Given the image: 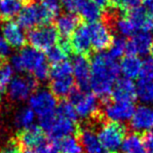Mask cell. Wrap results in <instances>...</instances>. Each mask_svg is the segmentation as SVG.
<instances>
[{
	"mask_svg": "<svg viewBox=\"0 0 153 153\" xmlns=\"http://www.w3.org/2000/svg\"><path fill=\"white\" fill-rule=\"evenodd\" d=\"M0 5H1V0H0Z\"/></svg>",
	"mask_w": 153,
	"mask_h": 153,
	"instance_id": "obj_47",
	"label": "cell"
},
{
	"mask_svg": "<svg viewBox=\"0 0 153 153\" xmlns=\"http://www.w3.org/2000/svg\"><path fill=\"white\" fill-rule=\"evenodd\" d=\"M58 104L57 98L49 90H38L29 98V107L39 118L56 113Z\"/></svg>",
	"mask_w": 153,
	"mask_h": 153,
	"instance_id": "obj_8",
	"label": "cell"
},
{
	"mask_svg": "<svg viewBox=\"0 0 153 153\" xmlns=\"http://www.w3.org/2000/svg\"><path fill=\"white\" fill-rule=\"evenodd\" d=\"M59 153H84L79 140L76 137H65L52 141Z\"/></svg>",
	"mask_w": 153,
	"mask_h": 153,
	"instance_id": "obj_25",
	"label": "cell"
},
{
	"mask_svg": "<svg viewBox=\"0 0 153 153\" xmlns=\"http://www.w3.org/2000/svg\"><path fill=\"white\" fill-rule=\"evenodd\" d=\"M39 152L40 153H59V151L57 150V148L55 147V145L53 143H51V144L48 143L46 146L43 147Z\"/></svg>",
	"mask_w": 153,
	"mask_h": 153,
	"instance_id": "obj_43",
	"label": "cell"
},
{
	"mask_svg": "<svg viewBox=\"0 0 153 153\" xmlns=\"http://www.w3.org/2000/svg\"><path fill=\"white\" fill-rule=\"evenodd\" d=\"M126 42L127 41L123 37H116V38H114L107 54L114 59L122 57L126 50Z\"/></svg>",
	"mask_w": 153,
	"mask_h": 153,
	"instance_id": "obj_33",
	"label": "cell"
},
{
	"mask_svg": "<svg viewBox=\"0 0 153 153\" xmlns=\"http://www.w3.org/2000/svg\"><path fill=\"white\" fill-rule=\"evenodd\" d=\"M53 20L41 4H27L18 15L17 24L23 29H32L49 25Z\"/></svg>",
	"mask_w": 153,
	"mask_h": 153,
	"instance_id": "obj_6",
	"label": "cell"
},
{
	"mask_svg": "<svg viewBox=\"0 0 153 153\" xmlns=\"http://www.w3.org/2000/svg\"><path fill=\"white\" fill-rule=\"evenodd\" d=\"M22 2L19 0H1L0 16L4 21H10L21 12Z\"/></svg>",
	"mask_w": 153,
	"mask_h": 153,
	"instance_id": "obj_27",
	"label": "cell"
},
{
	"mask_svg": "<svg viewBox=\"0 0 153 153\" xmlns=\"http://www.w3.org/2000/svg\"><path fill=\"white\" fill-rule=\"evenodd\" d=\"M16 139L23 149H35L40 151L48 144L47 137L39 126L32 125L29 128L20 131Z\"/></svg>",
	"mask_w": 153,
	"mask_h": 153,
	"instance_id": "obj_10",
	"label": "cell"
},
{
	"mask_svg": "<svg viewBox=\"0 0 153 153\" xmlns=\"http://www.w3.org/2000/svg\"><path fill=\"white\" fill-rule=\"evenodd\" d=\"M122 153H147L141 143L139 133H133L127 135L121 146Z\"/></svg>",
	"mask_w": 153,
	"mask_h": 153,
	"instance_id": "obj_26",
	"label": "cell"
},
{
	"mask_svg": "<svg viewBox=\"0 0 153 153\" xmlns=\"http://www.w3.org/2000/svg\"><path fill=\"white\" fill-rule=\"evenodd\" d=\"M140 80L152 81L153 80V59L147 58L141 62L140 71Z\"/></svg>",
	"mask_w": 153,
	"mask_h": 153,
	"instance_id": "obj_35",
	"label": "cell"
},
{
	"mask_svg": "<svg viewBox=\"0 0 153 153\" xmlns=\"http://www.w3.org/2000/svg\"><path fill=\"white\" fill-rule=\"evenodd\" d=\"M40 1H41V0H40Z\"/></svg>",
	"mask_w": 153,
	"mask_h": 153,
	"instance_id": "obj_49",
	"label": "cell"
},
{
	"mask_svg": "<svg viewBox=\"0 0 153 153\" xmlns=\"http://www.w3.org/2000/svg\"><path fill=\"white\" fill-rule=\"evenodd\" d=\"M141 143H143L145 150L147 153H153V132L152 131H145L140 134Z\"/></svg>",
	"mask_w": 153,
	"mask_h": 153,
	"instance_id": "obj_39",
	"label": "cell"
},
{
	"mask_svg": "<svg viewBox=\"0 0 153 153\" xmlns=\"http://www.w3.org/2000/svg\"><path fill=\"white\" fill-rule=\"evenodd\" d=\"M124 15L129 19L137 29L143 32L153 30V16L146 12L143 7H136L124 12Z\"/></svg>",
	"mask_w": 153,
	"mask_h": 153,
	"instance_id": "obj_19",
	"label": "cell"
},
{
	"mask_svg": "<svg viewBox=\"0 0 153 153\" xmlns=\"http://www.w3.org/2000/svg\"><path fill=\"white\" fill-rule=\"evenodd\" d=\"M11 53V47L3 36L0 29V59H4Z\"/></svg>",
	"mask_w": 153,
	"mask_h": 153,
	"instance_id": "obj_40",
	"label": "cell"
},
{
	"mask_svg": "<svg viewBox=\"0 0 153 153\" xmlns=\"http://www.w3.org/2000/svg\"><path fill=\"white\" fill-rule=\"evenodd\" d=\"M0 153H24V149L16 137L11 139L6 145L2 148Z\"/></svg>",
	"mask_w": 153,
	"mask_h": 153,
	"instance_id": "obj_37",
	"label": "cell"
},
{
	"mask_svg": "<svg viewBox=\"0 0 153 153\" xmlns=\"http://www.w3.org/2000/svg\"><path fill=\"white\" fill-rule=\"evenodd\" d=\"M88 27L93 49L100 53L110 47L114 37L111 32V28L106 24L102 22H96V23L90 24Z\"/></svg>",
	"mask_w": 153,
	"mask_h": 153,
	"instance_id": "obj_11",
	"label": "cell"
},
{
	"mask_svg": "<svg viewBox=\"0 0 153 153\" xmlns=\"http://www.w3.org/2000/svg\"><path fill=\"white\" fill-rule=\"evenodd\" d=\"M77 139L84 153H109L100 143L98 136L92 128H81Z\"/></svg>",
	"mask_w": 153,
	"mask_h": 153,
	"instance_id": "obj_20",
	"label": "cell"
},
{
	"mask_svg": "<svg viewBox=\"0 0 153 153\" xmlns=\"http://www.w3.org/2000/svg\"><path fill=\"white\" fill-rule=\"evenodd\" d=\"M72 75V66L71 63L68 61H65L61 63L54 65L50 69V77L51 79L59 77H65Z\"/></svg>",
	"mask_w": 153,
	"mask_h": 153,
	"instance_id": "obj_32",
	"label": "cell"
},
{
	"mask_svg": "<svg viewBox=\"0 0 153 153\" xmlns=\"http://www.w3.org/2000/svg\"><path fill=\"white\" fill-rule=\"evenodd\" d=\"M73 75L59 77L51 79L50 89L56 98H65L69 96L70 92L74 88Z\"/></svg>",
	"mask_w": 153,
	"mask_h": 153,
	"instance_id": "obj_22",
	"label": "cell"
},
{
	"mask_svg": "<svg viewBox=\"0 0 153 153\" xmlns=\"http://www.w3.org/2000/svg\"><path fill=\"white\" fill-rule=\"evenodd\" d=\"M153 43V37L149 32L136 33L132 38L126 42L125 53L127 56L146 55L150 52V48Z\"/></svg>",
	"mask_w": 153,
	"mask_h": 153,
	"instance_id": "obj_16",
	"label": "cell"
},
{
	"mask_svg": "<svg viewBox=\"0 0 153 153\" xmlns=\"http://www.w3.org/2000/svg\"><path fill=\"white\" fill-rule=\"evenodd\" d=\"M131 128L135 132H145L153 129V108L140 105L134 112L130 122Z\"/></svg>",
	"mask_w": 153,
	"mask_h": 153,
	"instance_id": "obj_18",
	"label": "cell"
},
{
	"mask_svg": "<svg viewBox=\"0 0 153 153\" xmlns=\"http://www.w3.org/2000/svg\"><path fill=\"white\" fill-rule=\"evenodd\" d=\"M137 96L143 102L153 103V81L139 80L136 86Z\"/></svg>",
	"mask_w": 153,
	"mask_h": 153,
	"instance_id": "obj_29",
	"label": "cell"
},
{
	"mask_svg": "<svg viewBox=\"0 0 153 153\" xmlns=\"http://www.w3.org/2000/svg\"><path fill=\"white\" fill-rule=\"evenodd\" d=\"M128 135L126 126L120 122H102L98 131V139L109 153H119L122 143Z\"/></svg>",
	"mask_w": 153,
	"mask_h": 153,
	"instance_id": "obj_3",
	"label": "cell"
},
{
	"mask_svg": "<svg viewBox=\"0 0 153 153\" xmlns=\"http://www.w3.org/2000/svg\"><path fill=\"white\" fill-rule=\"evenodd\" d=\"M37 84L38 81L32 75L13 78L7 88L10 100L14 102H23L29 99L35 92Z\"/></svg>",
	"mask_w": 153,
	"mask_h": 153,
	"instance_id": "obj_7",
	"label": "cell"
},
{
	"mask_svg": "<svg viewBox=\"0 0 153 153\" xmlns=\"http://www.w3.org/2000/svg\"><path fill=\"white\" fill-rule=\"evenodd\" d=\"M85 0H61L62 6L65 8L68 13L74 14L78 12L81 5L83 4Z\"/></svg>",
	"mask_w": 153,
	"mask_h": 153,
	"instance_id": "obj_38",
	"label": "cell"
},
{
	"mask_svg": "<svg viewBox=\"0 0 153 153\" xmlns=\"http://www.w3.org/2000/svg\"><path fill=\"white\" fill-rule=\"evenodd\" d=\"M93 2L96 3L100 9H107V8H112L111 7V0H92Z\"/></svg>",
	"mask_w": 153,
	"mask_h": 153,
	"instance_id": "obj_41",
	"label": "cell"
},
{
	"mask_svg": "<svg viewBox=\"0 0 153 153\" xmlns=\"http://www.w3.org/2000/svg\"><path fill=\"white\" fill-rule=\"evenodd\" d=\"M81 127L76 122L68 120L66 118L59 116L56 113L50 130L47 132V135L52 141L61 140L65 137H76L80 132Z\"/></svg>",
	"mask_w": 153,
	"mask_h": 153,
	"instance_id": "obj_12",
	"label": "cell"
},
{
	"mask_svg": "<svg viewBox=\"0 0 153 153\" xmlns=\"http://www.w3.org/2000/svg\"><path fill=\"white\" fill-rule=\"evenodd\" d=\"M68 41L71 52H74L75 55L87 56L92 48L91 36L88 25L83 24L79 25V27L75 29Z\"/></svg>",
	"mask_w": 153,
	"mask_h": 153,
	"instance_id": "obj_14",
	"label": "cell"
},
{
	"mask_svg": "<svg viewBox=\"0 0 153 153\" xmlns=\"http://www.w3.org/2000/svg\"><path fill=\"white\" fill-rule=\"evenodd\" d=\"M80 19L76 15L68 13L59 15L56 21V28L59 32V37L62 39H68L73 34L75 29L79 27Z\"/></svg>",
	"mask_w": 153,
	"mask_h": 153,
	"instance_id": "obj_21",
	"label": "cell"
},
{
	"mask_svg": "<svg viewBox=\"0 0 153 153\" xmlns=\"http://www.w3.org/2000/svg\"><path fill=\"white\" fill-rule=\"evenodd\" d=\"M14 68L9 63L1 61L0 62V93L4 92L13 80Z\"/></svg>",
	"mask_w": 153,
	"mask_h": 153,
	"instance_id": "obj_30",
	"label": "cell"
},
{
	"mask_svg": "<svg viewBox=\"0 0 153 153\" xmlns=\"http://www.w3.org/2000/svg\"><path fill=\"white\" fill-rule=\"evenodd\" d=\"M35 119V113L30 107H24L20 109L17 112L15 116V125L19 129L25 130L27 128H29L33 125Z\"/></svg>",
	"mask_w": 153,
	"mask_h": 153,
	"instance_id": "obj_28",
	"label": "cell"
},
{
	"mask_svg": "<svg viewBox=\"0 0 153 153\" xmlns=\"http://www.w3.org/2000/svg\"><path fill=\"white\" fill-rule=\"evenodd\" d=\"M72 75L78 89L83 92L90 90L91 82V62L86 55H75L71 61Z\"/></svg>",
	"mask_w": 153,
	"mask_h": 153,
	"instance_id": "obj_9",
	"label": "cell"
},
{
	"mask_svg": "<svg viewBox=\"0 0 153 153\" xmlns=\"http://www.w3.org/2000/svg\"><path fill=\"white\" fill-rule=\"evenodd\" d=\"M59 116L66 118L68 120H71L73 122H78V115L76 113V110L74 106L69 102L63 100V102H59L57 106V110H56Z\"/></svg>",
	"mask_w": 153,
	"mask_h": 153,
	"instance_id": "obj_31",
	"label": "cell"
},
{
	"mask_svg": "<svg viewBox=\"0 0 153 153\" xmlns=\"http://www.w3.org/2000/svg\"><path fill=\"white\" fill-rule=\"evenodd\" d=\"M12 68L20 72H33L44 63L47 62L46 56L43 52L32 47H24L18 54L11 59Z\"/></svg>",
	"mask_w": 153,
	"mask_h": 153,
	"instance_id": "obj_4",
	"label": "cell"
},
{
	"mask_svg": "<svg viewBox=\"0 0 153 153\" xmlns=\"http://www.w3.org/2000/svg\"><path fill=\"white\" fill-rule=\"evenodd\" d=\"M41 5L46 12L51 16V18L54 19L59 16V12L62 9V3L61 0H41Z\"/></svg>",
	"mask_w": 153,
	"mask_h": 153,
	"instance_id": "obj_34",
	"label": "cell"
},
{
	"mask_svg": "<svg viewBox=\"0 0 153 153\" xmlns=\"http://www.w3.org/2000/svg\"><path fill=\"white\" fill-rule=\"evenodd\" d=\"M24 153H40L38 150H35V149H25Z\"/></svg>",
	"mask_w": 153,
	"mask_h": 153,
	"instance_id": "obj_44",
	"label": "cell"
},
{
	"mask_svg": "<svg viewBox=\"0 0 153 153\" xmlns=\"http://www.w3.org/2000/svg\"><path fill=\"white\" fill-rule=\"evenodd\" d=\"M111 98L117 102H134L137 99L136 85L128 78L118 79L112 88Z\"/></svg>",
	"mask_w": 153,
	"mask_h": 153,
	"instance_id": "obj_17",
	"label": "cell"
},
{
	"mask_svg": "<svg viewBox=\"0 0 153 153\" xmlns=\"http://www.w3.org/2000/svg\"><path fill=\"white\" fill-rule=\"evenodd\" d=\"M27 38L32 48L47 52L50 48L57 45L59 35L55 25L49 24L30 29Z\"/></svg>",
	"mask_w": 153,
	"mask_h": 153,
	"instance_id": "obj_5",
	"label": "cell"
},
{
	"mask_svg": "<svg viewBox=\"0 0 153 153\" xmlns=\"http://www.w3.org/2000/svg\"><path fill=\"white\" fill-rule=\"evenodd\" d=\"M78 12L81 18L84 19L89 24L100 22V19L102 18V10L92 0H85Z\"/></svg>",
	"mask_w": 153,
	"mask_h": 153,
	"instance_id": "obj_24",
	"label": "cell"
},
{
	"mask_svg": "<svg viewBox=\"0 0 153 153\" xmlns=\"http://www.w3.org/2000/svg\"><path fill=\"white\" fill-rule=\"evenodd\" d=\"M120 72V65L116 62V59L111 58L107 53L100 52L93 57L90 88L102 100V103L105 104L109 102L112 88L118 80Z\"/></svg>",
	"mask_w": 153,
	"mask_h": 153,
	"instance_id": "obj_1",
	"label": "cell"
},
{
	"mask_svg": "<svg viewBox=\"0 0 153 153\" xmlns=\"http://www.w3.org/2000/svg\"><path fill=\"white\" fill-rule=\"evenodd\" d=\"M136 108L134 102H108L104 104V116L108 121L121 122L132 118Z\"/></svg>",
	"mask_w": 153,
	"mask_h": 153,
	"instance_id": "obj_13",
	"label": "cell"
},
{
	"mask_svg": "<svg viewBox=\"0 0 153 153\" xmlns=\"http://www.w3.org/2000/svg\"><path fill=\"white\" fill-rule=\"evenodd\" d=\"M141 68V61L137 56H126L120 63V71L128 79H134L139 76Z\"/></svg>",
	"mask_w": 153,
	"mask_h": 153,
	"instance_id": "obj_23",
	"label": "cell"
},
{
	"mask_svg": "<svg viewBox=\"0 0 153 153\" xmlns=\"http://www.w3.org/2000/svg\"><path fill=\"white\" fill-rule=\"evenodd\" d=\"M141 3H143V8L146 10V12L153 16V0H143Z\"/></svg>",
	"mask_w": 153,
	"mask_h": 153,
	"instance_id": "obj_42",
	"label": "cell"
},
{
	"mask_svg": "<svg viewBox=\"0 0 153 153\" xmlns=\"http://www.w3.org/2000/svg\"><path fill=\"white\" fill-rule=\"evenodd\" d=\"M143 0H111V7L122 11H128L130 9L140 7Z\"/></svg>",
	"mask_w": 153,
	"mask_h": 153,
	"instance_id": "obj_36",
	"label": "cell"
},
{
	"mask_svg": "<svg viewBox=\"0 0 153 153\" xmlns=\"http://www.w3.org/2000/svg\"><path fill=\"white\" fill-rule=\"evenodd\" d=\"M19 1H21V2H29V1H30V0H19Z\"/></svg>",
	"mask_w": 153,
	"mask_h": 153,
	"instance_id": "obj_46",
	"label": "cell"
},
{
	"mask_svg": "<svg viewBox=\"0 0 153 153\" xmlns=\"http://www.w3.org/2000/svg\"><path fill=\"white\" fill-rule=\"evenodd\" d=\"M1 61H3V59H0V62H1Z\"/></svg>",
	"mask_w": 153,
	"mask_h": 153,
	"instance_id": "obj_48",
	"label": "cell"
},
{
	"mask_svg": "<svg viewBox=\"0 0 153 153\" xmlns=\"http://www.w3.org/2000/svg\"><path fill=\"white\" fill-rule=\"evenodd\" d=\"M1 32L10 47L23 49L27 44V35L20 25L13 21H5L1 25Z\"/></svg>",
	"mask_w": 153,
	"mask_h": 153,
	"instance_id": "obj_15",
	"label": "cell"
},
{
	"mask_svg": "<svg viewBox=\"0 0 153 153\" xmlns=\"http://www.w3.org/2000/svg\"><path fill=\"white\" fill-rule=\"evenodd\" d=\"M68 98V102L75 108L78 118L102 122V112L100 108L98 97L94 93L83 92L78 88H73Z\"/></svg>",
	"mask_w": 153,
	"mask_h": 153,
	"instance_id": "obj_2",
	"label": "cell"
},
{
	"mask_svg": "<svg viewBox=\"0 0 153 153\" xmlns=\"http://www.w3.org/2000/svg\"><path fill=\"white\" fill-rule=\"evenodd\" d=\"M150 54H151V56H152V59H153V43H152V45H151V48H150Z\"/></svg>",
	"mask_w": 153,
	"mask_h": 153,
	"instance_id": "obj_45",
	"label": "cell"
}]
</instances>
